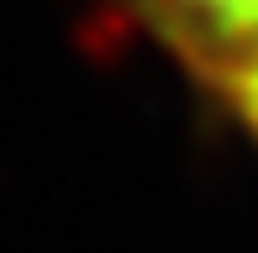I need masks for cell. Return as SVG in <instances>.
Masks as SVG:
<instances>
[{"label": "cell", "instance_id": "2", "mask_svg": "<svg viewBox=\"0 0 258 253\" xmlns=\"http://www.w3.org/2000/svg\"><path fill=\"white\" fill-rule=\"evenodd\" d=\"M207 88L227 103L232 119L243 124V135L258 145V57L253 62H238V68H227L217 78H207Z\"/></svg>", "mask_w": 258, "mask_h": 253}, {"label": "cell", "instance_id": "1", "mask_svg": "<svg viewBox=\"0 0 258 253\" xmlns=\"http://www.w3.org/2000/svg\"><path fill=\"white\" fill-rule=\"evenodd\" d=\"M135 11L197 83L258 57V0H135Z\"/></svg>", "mask_w": 258, "mask_h": 253}]
</instances>
